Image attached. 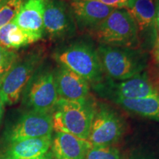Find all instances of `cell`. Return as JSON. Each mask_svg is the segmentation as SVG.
I'll use <instances>...</instances> for the list:
<instances>
[{"instance_id":"7","label":"cell","mask_w":159,"mask_h":159,"mask_svg":"<svg viewBox=\"0 0 159 159\" xmlns=\"http://www.w3.org/2000/svg\"><path fill=\"white\" fill-rule=\"evenodd\" d=\"M95 91L101 95L116 99H139L159 94L158 89L151 82L145 73L130 79L116 81L102 80L94 85Z\"/></svg>"},{"instance_id":"11","label":"cell","mask_w":159,"mask_h":159,"mask_svg":"<svg viewBox=\"0 0 159 159\" xmlns=\"http://www.w3.org/2000/svg\"><path fill=\"white\" fill-rule=\"evenodd\" d=\"M45 3L46 0H23L21 9L13 21L28 36L31 43L41 40L44 34Z\"/></svg>"},{"instance_id":"8","label":"cell","mask_w":159,"mask_h":159,"mask_svg":"<svg viewBox=\"0 0 159 159\" xmlns=\"http://www.w3.org/2000/svg\"><path fill=\"white\" fill-rule=\"evenodd\" d=\"M52 113L29 111L7 129L5 140L9 144L25 139L52 136Z\"/></svg>"},{"instance_id":"16","label":"cell","mask_w":159,"mask_h":159,"mask_svg":"<svg viewBox=\"0 0 159 159\" xmlns=\"http://www.w3.org/2000/svg\"><path fill=\"white\" fill-rule=\"evenodd\" d=\"M114 101L126 111L159 121V94L139 99H116Z\"/></svg>"},{"instance_id":"18","label":"cell","mask_w":159,"mask_h":159,"mask_svg":"<svg viewBox=\"0 0 159 159\" xmlns=\"http://www.w3.org/2000/svg\"><path fill=\"white\" fill-rule=\"evenodd\" d=\"M32 43L28 36L13 21L0 28V45L16 50Z\"/></svg>"},{"instance_id":"20","label":"cell","mask_w":159,"mask_h":159,"mask_svg":"<svg viewBox=\"0 0 159 159\" xmlns=\"http://www.w3.org/2000/svg\"><path fill=\"white\" fill-rule=\"evenodd\" d=\"M23 0H7L0 7V28L12 22L22 5Z\"/></svg>"},{"instance_id":"15","label":"cell","mask_w":159,"mask_h":159,"mask_svg":"<svg viewBox=\"0 0 159 159\" xmlns=\"http://www.w3.org/2000/svg\"><path fill=\"white\" fill-rule=\"evenodd\" d=\"M51 148L55 159H85L91 144L88 140L71 134L56 132L52 139Z\"/></svg>"},{"instance_id":"6","label":"cell","mask_w":159,"mask_h":159,"mask_svg":"<svg viewBox=\"0 0 159 159\" xmlns=\"http://www.w3.org/2000/svg\"><path fill=\"white\" fill-rule=\"evenodd\" d=\"M23 104L30 111L52 113L59 99L54 72L39 67L22 93Z\"/></svg>"},{"instance_id":"26","label":"cell","mask_w":159,"mask_h":159,"mask_svg":"<svg viewBox=\"0 0 159 159\" xmlns=\"http://www.w3.org/2000/svg\"><path fill=\"white\" fill-rule=\"evenodd\" d=\"M52 153H50V152H47V154L44 155L43 157H41V158H40L39 159H52Z\"/></svg>"},{"instance_id":"14","label":"cell","mask_w":159,"mask_h":159,"mask_svg":"<svg viewBox=\"0 0 159 159\" xmlns=\"http://www.w3.org/2000/svg\"><path fill=\"white\" fill-rule=\"evenodd\" d=\"M52 139L47 136L11 143L0 153V159H39L48 152Z\"/></svg>"},{"instance_id":"22","label":"cell","mask_w":159,"mask_h":159,"mask_svg":"<svg viewBox=\"0 0 159 159\" xmlns=\"http://www.w3.org/2000/svg\"><path fill=\"white\" fill-rule=\"evenodd\" d=\"M92 1L99 2L115 9L125 8L128 3V0H92Z\"/></svg>"},{"instance_id":"17","label":"cell","mask_w":159,"mask_h":159,"mask_svg":"<svg viewBox=\"0 0 159 159\" xmlns=\"http://www.w3.org/2000/svg\"><path fill=\"white\" fill-rule=\"evenodd\" d=\"M125 9L134 18L140 30H144L155 25L156 3L154 0H128Z\"/></svg>"},{"instance_id":"25","label":"cell","mask_w":159,"mask_h":159,"mask_svg":"<svg viewBox=\"0 0 159 159\" xmlns=\"http://www.w3.org/2000/svg\"><path fill=\"white\" fill-rule=\"evenodd\" d=\"M4 104L2 99L1 98V96H0V124H1L2 119L3 117V114H4Z\"/></svg>"},{"instance_id":"19","label":"cell","mask_w":159,"mask_h":159,"mask_svg":"<svg viewBox=\"0 0 159 159\" xmlns=\"http://www.w3.org/2000/svg\"><path fill=\"white\" fill-rule=\"evenodd\" d=\"M16 50L0 45V85L19 58Z\"/></svg>"},{"instance_id":"24","label":"cell","mask_w":159,"mask_h":159,"mask_svg":"<svg viewBox=\"0 0 159 159\" xmlns=\"http://www.w3.org/2000/svg\"><path fill=\"white\" fill-rule=\"evenodd\" d=\"M156 18H155V25L159 30V0H156Z\"/></svg>"},{"instance_id":"4","label":"cell","mask_w":159,"mask_h":159,"mask_svg":"<svg viewBox=\"0 0 159 159\" xmlns=\"http://www.w3.org/2000/svg\"><path fill=\"white\" fill-rule=\"evenodd\" d=\"M139 29L134 18L125 8L114 9L96 28V35L102 44L130 48L138 43Z\"/></svg>"},{"instance_id":"2","label":"cell","mask_w":159,"mask_h":159,"mask_svg":"<svg viewBox=\"0 0 159 159\" xmlns=\"http://www.w3.org/2000/svg\"><path fill=\"white\" fill-rule=\"evenodd\" d=\"M103 73L113 80H125L138 75L145 68L144 57L129 48L101 44L97 49Z\"/></svg>"},{"instance_id":"9","label":"cell","mask_w":159,"mask_h":159,"mask_svg":"<svg viewBox=\"0 0 159 159\" xmlns=\"http://www.w3.org/2000/svg\"><path fill=\"white\" fill-rule=\"evenodd\" d=\"M123 130L118 115L108 108L100 107L94 111L88 141L94 148L111 146L119 140Z\"/></svg>"},{"instance_id":"13","label":"cell","mask_w":159,"mask_h":159,"mask_svg":"<svg viewBox=\"0 0 159 159\" xmlns=\"http://www.w3.org/2000/svg\"><path fill=\"white\" fill-rule=\"evenodd\" d=\"M69 7L72 16L80 25L96 28L115 9L92 0H71Z\"/></svg>"},{"instance_id":"23","label":"cell","mask_w":159,"mask_h":159,"mask_svg":"<svg viewBox=\"0 0 159 159\" xmlns=\"http://www.w3.org/2000/svg\"><path fill=\"white\" fill-rule=\"evenodd\" d=\"M152 56L156 63H159V32L158 36L156 40V42H155V45L152 49Z\"/></svg>"},{"instance_id":"27","label":"cell","mask_w":159,"mask_h":159,"mask_svg":"<svg viewBox=\"0 0 159 159\" xmlns=\"http://www.w3.org/2000/svg\"><path fill=\"white\" fill-rule=\"evenodd\" d=\"M7 1V0H0V7H1Z\"/></svg>"},{"instance_id":"3","label":"cell","mask_w":159,"mask_h":159,"mask_svg":"<svg viewBox=\"0 0 159 159\" xmlns=\"http://www.w3.org/2000/svg\"><path fill=\"white\" fill-rule=\"evenodd\" d=\"M55 61L80 75L93 85L103 80V71L97 52L83 43L71 44L55 53Z\"/></svg>"},{"instance_id":"10","label":"cell","mask_w":159,"mask_h":159,"mask_svg":"<svg viewBox=\"0 0 159 159\" xmlns=\"http://www.w3.org/2000/svg\"><path fill=\"white\" fill-rule=\"evenodd\" d=\"M70 7L62 0H46L43 32L50 39H61L72 33L73 18Z\"/></svg>"},{"instance_id":"12","label":"cell","mask_w":159,"mask_h":159,"mask_svg":"<svg viewBox=\"0 0 159 159\" xmlns=\"http://www.w3.org/2000/svg\"><path fill=\"white\" fill-rule=\"evenodd\" d=\"M54 75L59 99L81 100L87 98L89 83L80 75L61 65L55 71Z\"/></svg>"},{"instance_id":"21","label":"cell","mask_w":159,"mask_h":159,"mask_svg":"<svg viewBox=\"0 0 159 159\" xmlns=\"http://www.w3.org/2000/svg\"><path fill=\"white\" fill-rule=\"evenodd\" d=\"M85 159H121V157L119 151L111 146L91 147L87 152Z\"/></svg>"},{"instance_id":"1","label":"cell","mask_w":159,"mask_h":159,"mask_svg":"<svg viewBox=\"0 0 159 159\" xmlns=\"http://www.w3.org/2000/svg\"><path fill=\"white\" fill-rule=\"evenodd\" d=\"M94 111L86 99H59L52 111L53 130L88 140Z\"/></svg>"},{"instance_id":"5","label":"cell","mask_w":159,"mask_h":159,"mask_svg":"<svg viewBox=\"0 0 159 159\" xmlns=\"http://www.w3.org/2000/svg\"><path fill=\"white\" fill-rule=\"evenodd\" d=\"M43 58L41 49H34L19 57L0 85V96L4 104L13 105L19 100L24 89L40 66Z\"/></svg>"}]
</instances>
